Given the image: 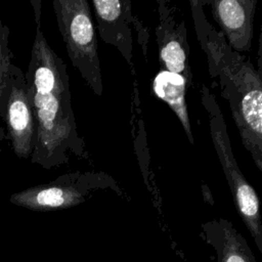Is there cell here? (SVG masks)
<instances>
[{"instance_id":"6da1fadb","label":"cell","mask_w":262,"mask_h":262,"mask_svg":"<svg viewBox=\"0 0 262 262\" xmlns=\"http://www.w3.org/2000/svg\"><path fill=\"white\" fill-rule=\"evenodd\" d=\"M36 34L25 73L36 121V140L31 163L43 169L69 164L85 155L72 106L67 64L47 42L35 8Z\"/></svg>"},{"instance_id":"7a4b0ae2","label":"cell","mask_w":262,"mask_h":262,"mask_svg":"<svg viewBox=\"0 0 262 262\" xmlns=\"http://www.w3.org/2000/svg\"><path fill=\"white\" fill-rule=\"evenodd\" d=\"M196 39L207 59L210 77L227 101L244 147L262 171V66L232 50L207 18L204 1H189Z\"/></svg>"},{"instance_id":"3957f363","label":"cell","mask_w":262,"mask_h":262,"mask_svg":"<svg viewBox=\"0 0 262 262\" xmlns=\"http://www.w3.org/2000/svg\"><path fill=\"white\" fill-rule=\"evenodd\" d=\"M200 96L209 119L214 148L226 177L235 209L250 231L258 251L262 253V217L257 192L245 178L234 159L227 127L215 95L206 85H202Z\"/></svg>"},{"instance_id":"277c9868","label":"cell","mask_w":262,"mask_h":262,"mask_svg":"<svg viewBox=\"0 0 262 262\" xmlns=\"http://www.w3.org/2000/svg\"><path fill=\"white\" fill-rule=\"evenodd\" d=\"M57 27L75 69L94 94H102L96 29L87 0H54Z\"/></svg>"},{"instance_id":"5b68a950","label":"cell","mask_w":262,"mask_h":262,"mask_svg":"<svg viewBox=\"0 0 262 262\" xmlns=\"http://www.w3.org/2000/svg\"><path fill=\"white\" fill-rule=\"evenodd\" d=\"M117 190L115 180L103 172H72L55 180L32 186L10 195V202L33 211L69 209L84 203L99 189Z\"/></svg>"},{"instance_id":"8992f818","label":"cell","mask_w":262,"mask_h":262,"mask_svg":"<svg viewBox=\"0 0 262 262\" xmlns=\"http://www.w3.org/2000/svg\"><path fill=\"white\" fill-rule=\"evenodd\" d=\"M1 116L14 155L19 159L31 158L36 140V121L25 73L16 66L12 71Z\"/></svg>"},{"instance_id":"52a82bcc","label":"cell","mask_w":262,"mask_h":262,"mask_svg":"<svg viewBox=\"0 0 262 262\" xmlns=\"http://www.w3.org/2000/svg\"><path fill=\"white\" fill-rule=\"evenodd\" d=\"M157 4L159 16L155 34L161 70L180 75L189 88L192 85V73L185 23L175 17L169 2L158 0Z\"/></svg>"},{"instance_id":"ba28073f","label":"cell","mask_w":262,"mask_h":262,"mask_svg":"<svg viewBox=\"0 0 262 262\" xmlns=\"http://www.w3.org/2000/svg\"><path fill=\"white\" fill-rule=\"evenodd\" d=\"M257 0L205 1L227 45L236 52L249 51L254 35Z\"/></svg>"},{"instance_id":"9c48e42d","label":"cell","mask_w":262,"mask_h":262,"mask_svg":"<svg viewBox=\"0 0 262 262\" xmlns=\"http://www.w3.org/2000/svg\"><path fill=\"white\" fill-rule=\"evenodd\" d=\"M94 15L99 38L115 46L128 64L132 63V27L135 15L129 0H93Z\"/></svg>"},{"instance_id":"30bf717a","label":"cell","mask_w":262,"mask_h":262,"mask_svg":"<svg viewBox=\"0 0 262 262\" xmlns=\"http://www.w3.org/2000/svg\"><path fill=\"white\" fill-rule=\"evenodd\" d=\"M201 235L215 250L218 262H257L245 237L226 219L203 223Z\"/></svg>"},{"instance_id":"8fae6325","label":"cell","mask_w":262,"mask_h":262,"mask_svg":"<svg viewBox=\"0 0 262 262\" xmlns=\"http://www.w3.org/2000/svg\"><path fill=\"white\" fill-rule=\"evenodd\" d=\"M186 89V82L180 75L165 70H160L152 82V90L155 94L161 100L165 101L174 112L180 121L189 142L193 144L194 141L185 100Z\"/></svg>"},{"instance_id":"7c38bea8","label":"cell","mask_w":262,"mask_h":262,"mask_svg":"<svg viewBox=\"0 0 262 262\" xmlns=\"http://www.w3.org/2000/svg\"><path fill=\"white\" fill-rule=\"evenodd\" d=\"M9 29L0 18V116L2 115L8 93V85L15 64L12 63V52L8 47Z\"/></svg>"},{"instance_id":"4fadbf2b","label":"cell","mask_w":262,"mask_h":262,"mask_svg":"<svg viewBox=\"0 0 262 262\" xmlns=\"http://www.w3.org/2000/svg\"><path fill=\"white\" fill-rule=\"evenodd\" d=\"M203 195H204V200L205 202H207L210 205H214V200L212 196L211 191L209 190L207 185H203Z\"/></svg>"}]
</instances>
